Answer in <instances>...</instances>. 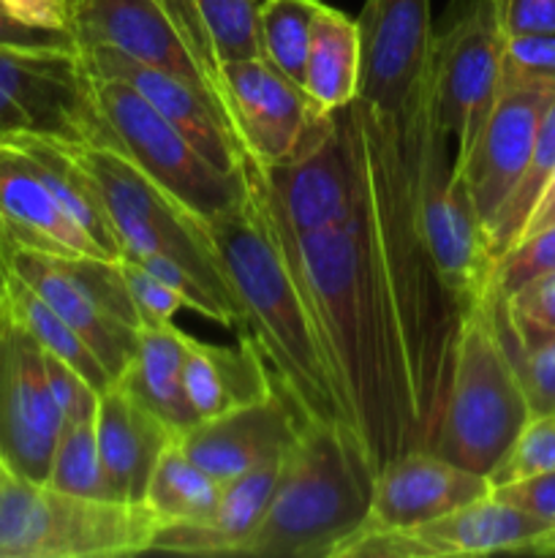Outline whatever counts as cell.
I'll return each instance as SVG.
<instances>
[{"label":"cell","instance_id":"1","mask_svg":"<svg viewBox=\"0 0 555 558\" xmlns=\"http://www.w3.org/2000/svg\"><path fill=\"white\" fill-rule=\"evenodd\" d=\"M245 180L313 316L343 420L359 436L375 472L406 452L428 450L406 360L381 305L362 183L348 221L319 234H297L270 210L248 174Z\"/></svg>","mask_w":555,"mask_h":558},{"label":"cell","instance_id":"2","mask_svg":"<svg viewBox=\"0 0 555 558\" xmlns=\"http://www.w3.org/2000/svg\"><path fill=\"white\" fill-rule=\"evenodd\" d=\"M239 308V336L250 338L272 376L310 420L346 423L313 316L278 251L256 196L205 223Z\"/></svg>","mask_w":555,"mask_h":558},{"label":"cell","instance_id":"3","mask_svg":"<svg viewBox=\"0 0 555 558\" xmlns=\"http://www.w3.org/2000/svg\"><path fill=\"white\" fill-rule=\"evenodd\" d=\"M375 466L346 423L310 420L239 556L337 558L365 529Z\"/></svg>","mask_w":555,"mask_h":558},{"label":"cell","instance_id":"4","mask_svg":"<svg viewBox=\"0 0 555 558\" xmlns=\"http://www.w3.org/2000/svg\"><path fill=\"white\" fill-rule=\"evenodd\" d=\"M531 420L515 363L482 298L462 311L455 371L433 436L435 456L490 477Z\"/></svg>","mask_w":555,"mask_h":558},{"label":"cell","instance_id":"5","mask_svg":"<svg viewBox=\"0 0 555 558\" xmlns=\"http://www.w3.org/2000/svg\"><path fill=\"white\" fill-rule=\"evenodd\" d=\"M156 529L145 505L82 499L0 463V558L136 556Z\"/></svg>","mask_w":555,"mask_h":558},{"label":"cell","instance_id":"6","mask_svg":"<svg viewBox=\"0 0 555 558\" xmlns=\"http://www.w3.org/2000/svg\"><path fill=\"white\" fill-rule=\"evenodd\" d=\"M69 147L96 183L112 232L118 238L120 256L158 254L177 262L218 300V305L237 327V300L229 289L205 223L177 202L169 199L158 185H152L118 147L71 145V142Z\"/></svg>","mask_w":555,"mask_h":558},{"label":"cell","instance_id":"7","mask_svg":"<svg viewBox=\"0 0 555 558\" xmlns=\"http://www.w3.org/2000/svg\"><path fill=\"white\" fill-rule=\"evenodd\" d=\"M90 76L92 98L118 147L152 185L201 223L234 210L248 196L245 169L237 174L212 167L141 93L112 76Z\"/></svg>","mask_w":555,"mask_h":558},{"label":"cell","instance_id":"8","mask_svg":"<svg viewBox=\"0 0 555 558\" xmlns=\"http://www.w3.org/2000/svg\"><path fill=\"white\" fill-rule=\"evenodd\" d=\"M245 174L270 210L297 234L341 227L359 202V153L351 107L316 114L297 153L275 167L245 158Z\"/></svg>","mask_w":555,"mask_h":558},{"label":"cell","instance_id":"9","mask_svg":"<svg viewBox=\"0 0 555 558\" xmlns=\"http://www.w3.org/2000/svg\"><path fill=\"white\" fill-rule=\"evenodd\" d=\"M506 36L493 0H455L433 33V104L462 161L501 96Z\"/></svg>","mask_w":555,"mask_h":558},{"label":"cell","instance_id":"10","mask_svg":"<svg viewBox=\"0 0 555 558\" xmlns=\"http://www.w3.org/2000/svg\"><path fill=\"white\" fill-rule=\"evenodd\" d=\"M531 554L555 556V534L495 494L414 529L357 537L337 558H457Z\"/></svg>","mask_w":555,"mask_h":558},{"label":"cell","instance_id":"11","mask_svg":"<svg viewBox=\"0 0 555 558\" xmlns=\"http://www.w3.org/2000/svg\"><path fill=\"white\" fill-rule=\"evenodd\" d=\"M63 414L49 390L44 347L5 305L0 314V463L47 483Z\"/></svg>","mask_w":555,"mask_h":558},{"label":"cell","instance_id":"12","mask_svg":"<svg viewBox=\"0 0 555 558\" xmlns=\"http://www.w3.org/2000/svg\"><path fill=\"white\" fill-rule=\"evenodd\" d=\"M422 227L441 278L466 311L482 294L493 259L488 232L468 194L466 178L455 169L449 134L441 129L439 120L424 147Z\"/></svg>","mask_w":555,"mask_h":558},{"label":"cell","instance_id":"13","mask_svg":"<svg viewBox=\"0 0 555 558\" xmlns=\"http://www.w3.org/2000/svg\"><path fill=\"white\" fill-rule=\"evenodd\" d=\"M359 93L384 114H403L433 82L430 0H365Z\"/></svg>","mask_w":555,"mask_h":558},{"label":"cell","instance_id":"14","mask_svg":"<svg viewBox=\"0 0 555 558\" xmlns=\"http://www.w3.org/2000/svg\"><path fill=\"white\" fill-rule=\"evenodd\" d=\"M308 423L310 417L297 398L272 376V390L264 398L199 420L177 436V445L218 483H229L239 474L283 461Z\"/></svg>","mask_w":555,"mask_h":558},{"label":"cell","instance_id":"15","mask_svg":"<svg viewBox=\"0 0 555 558\" xmlns=\"http://www.w3.org/2000/svg\"><path fill=\"white\" fill-rule=\"evenodd\" d=\"M221 93L237 142L259 167L292 158L310 120L321 114L308 93L267 58L223 63Z\"/></svg>","mask_w":555,"mask_h":558},{"label":"cell","instance_id":"16","mask_svg":"<svg viewBox=\"0 0 555 558\" xmlns=\"http://www.w3.org/2000/svg\"><path fill=\"white\" fill-rule=\"evenodd\" d=\"M79 60L87 74L112 76L141 93L212 167L229 174L243 172L248 156L221 104L199 85L128 58L112 47H85L79 49Z\"/></svg>","mask_w":555,"mask_h":558},{"label":"cell","instance_id":"17","mask_svg":"<svg viewBox=\"0 0 555 558\" xmlns=\"http://www.w3.org/2000/svg\"><path fill=\"white\" fill-rule=\"evenodd\" d=\"M490 494L493 483L484 474L468 472L433 450H411L375 472L373 505L357 537L422 526Z\"/></svg>","mask_w":555,"mask_h":558},{"label":"cell","instance_id":"18","mask_svg":"<svg viewBox=\"0 0 555 558\" xmlns=\"http://www.w3.org/2000/svg\"><path fill=\"white\" fill-rule=\"evenodd\" d=\"M71 33L79 49L112 47L128 58L194 82L218 101L163 0H71Z\"/></svg>","mask_w":555,"mask_h":558},{"label":"cell","instance_id":"19","mask_svg":"<svg viewBox=\"0 0 555 558\" xmlns=\"http://www.w3.org/2000/svg\"><path fill=\"white\" fill-rule=\"evenodd\" d=\"M553 96L555 90H542V87L501 90L498 101L468 156L462 161H455V169H460V174L466 178L468 194H471L484 229L504 207L511 189L520 180L522 169L531 158L542 114Z\"/></svg>","mask_w":555,"mask_h":558},{"label":"cell","instance_id":"20","mask_svg":"<svg viewBox=\"0 0 555 558\" xmlns=\"http://www.w3.org/2000/svg\"><path fill=\"white\" fill-rule=\"evenodd\" d=\"M5 259L9 267L54 311L63 316L76 332L87 341V347L96 352L103 368L109 371L112 381L123 376L128 363L134 360L136 343H139V330L123 325L112 314L101 308L92 300V294L76 281L63 265L60 256L44 254V251L27 248V245L14 243L5 234Z\"/></svg>","mask_w":555,"mask_h":558},{"label":"cell","instance_id":"21","mask_svg":"<svg viewBox=\"0 0 555 558\" xmlns=\"http://www.w3.org/2000/svg\"><path fill=\"white\" fill-rule=\"evenodd\" d=\"M0 223L14 243L44 254L103 256L54 199L30 158L9 142H0Z\"/></svg>","mask_w":555,"mask_h":558},{"label":"cell","instance_id":"22","mask_svg":"<svg viewBox=\"0 0 555 558\" xmlns=\"http://www.w3.org/2000/svg\"><path fill=\"white\" fill-rule=\"evenodd\" d=\"M96 436L114 499L141 505L152 469L163 450L177 439V430L169 428L123 387L112 385L98 396Z\"/></svg>","mask_w":555,"mask_h":558},{"label":"cell","instance_id":"23","mask_svg":"<svg viewBox=\"0 0 555 558\" xmlns=\"http://www.w3.org/2000/svg\"><path fill=\"white\" fill-rule=\"evenodd\" d=\"M283 461L223 483L221 501L205 523H158L150 550L190 556H239L264 518Z\"/></svg>","mask_w":555,"mask_h":558},{"label":"cell","instance_id":"24","mask_svg":"<svg viewBox=\"0 0 555 558\" xmlns=\"http://www.w3.org/2000/svg\"><path fill=\"white\" fill-rule=\"evenodd\" d=\"M183 390L199 423L264 398L272 390V371L250 338L239 336L237 347H221L188 336Z\"/></svg>","mask_w":555,"mask_h":558},{"label":"cell","instance_id":"25","mask_svg":"<svg viewBox=\"0 0 555 558\" xmlns=\"http://www.w3.org/2000/svg\"><path fill=\"white\" fill-rule=\"evenodd\" d=\"M163 3L223 107L221 65L229 60L264 58L259 38V0H163Z\"/></svg>","mask_w":555,"mask_h":558},{"label":"cell","instance_id":"26","mask_svg":"<svg viewBox=\"0 0 555 558\" xmlns=\"http://www.w3.org/2000/svg\"><path fill=\"white\" fill-rule=\"evenodd\" d=\"M185 343L188 332L174 325L141 327L134 360L114 381L169 428L177 430V436L196 423L183 390Z\"/></svg>","mask_w":555,"mask_h":558},{"label":"cell","instance_id":"27","mask_svg":"<svg viewBox=\"0 0 555 558\" xmlns=\"http://www.w3.org/2000/svg\"><path fill=\"white\" fill-rule=\"evenodd\" d=\"M362 74V41L357 20L321 3L310 25L303 90L321 114L335 112L357 98Z\"/></svg>","mask_w":555,"mask_h":558},{"label":"cell","instance_id":"28","mask_svg":"<svg viewBox=\"0 0 555 558\" xmlns=\"http://www.w3.org/2000/svg\"><path fill=\"white\" fill-rule=\"evenodd\" d=\"M3 142L14 145L16 150H22L30 158L33 167L47 180L54 199L74 218L76 227L85 229L87 238L101 248V254L107 259H120V245L112 232V223H109L107 207H103L96 183L87 174V169L76 161L69 142H60L41 134H16Z\"/></svg>","mask_w":555,"mask_h":558},{"label":"cell","instance_id":"29","mask_svg":"<svg viewBox=\"0 0 555 558\" xmlns=\"http://www.w3.org/2000/svg\"><path fill=\"white\" fill-rule=\"evenodd\" d=\"M221 490L223 483L190 461L174 439L158 458L141 505L158 523H205L215 512Z\"/></svg>","mask_w":555,"mask_h":558},{"label":"cell","instance_id":"30","mask_svg":"<svg viewBox=\"0 0 555 558\" xmlns=\"http://www.w3.org/2000/svg\"><path fill=\"white\" fill-rule=\"evenodd\" d=\"M5 305L11 308V314L27 327L33 338L44 347V352L54 354L63 363H69L71 368L79 371L98 392L109 390L114 385L109 371L103 368L101 360L96 357L90 347H87L85 338L63 319V316L54 314L20 276L9 267V278H5Z\"/></svg>","mask_w":555,"mask_h":558},{"label":"cell","instance_id":"31","mask_svg":"<svg viewBox=\"0 0 555 558\" xmlns=\"http://www.w3.org/2000/svg\"><path fill=\"white\" fill-rule=\"evenodd\" d=\"M555 172V96L547 104L539 123L536 140H533L531 158H528L526 169H522L520 180L511 189L509 199L504 202L493 221L488 223V248L490 259H498L501 254L511 248L520 240L522 229H526L528 218H531L533 207H536L539 196H542L544 185L550 183Z\"/></svg>","mask_w":555,"mask_h":558},{"label":"cell","instance_id":"32","mask_svg":"<svg viewBox=\"0 0 555 558\" xmlns=\"http://www.w3.org/2000/svg\"><path fill=\"white\" fill-rule=\"evenodd\" d=\"M319 5L321 0H259L261 54L299 87L305 82L310 25Z\"/></svg>","mask_w":555,"mask_h":558},{"label":"cell","instance_id":"33","mask_svg":"<svg viewBox=\"0 0 555 558\" xmlns=\"http://www.w3.org/2000/svg\"><path fill=\"white\" fill-rule=\"evenodd\" d=\"M47 485L63 490V494L82 496V499L118 501L109 488L107 474H103L101 456H98L96 417L63 425Z\"/></svg>","mask_w":555,"mask_h":558},{"label":"cell","instance_id":"34","mask_svg":"<svg viewBox=\"0 0 555 558\" xmlns=\"http://www.w3.org/2000/svg\"><path fill=\"white\" fill-rule=\"evenodd\" d=\"M479 298L488 300L501 332L515 347L533 349L555 338V272L526 283L506 300H495L490 294Z\"/></svg>","mask_w":555,"mask_h":558},{"label":"cell","instance_id":"35","mask_svg":"<svg viewBox=\"0 0 555 558\" xmlns=\"http://www.w3.org/2000/svg\"><path fill=\"white\" fill-rule=\"evenodd\" d=\"M547 272H555V223L542 232L520 238L506 254H501L490 267L482 294L506 300L517 289L547 276Z\"/></svg>","mask_w":555,"mask_h":558},{"label":"cell","instance_id":"36","mask_svg":"<svg viewBox=\"0 0 555 558\" xmlns=\"http://www.w3.org/2000/svg\"><path fill=\"white\" fill-rule=\"evenodd\" d=\"M547 472H555V414L528 420L504 461L493 469L490 483L498 488Z\"/></svg>","mask_w":555,"mask_h":558},{"label":"cell","instance_id":"37","mask_svg":"<svg viewBox=\"0 0 555 558\" xmlns=\"http://www.w3.org/2000/svg\"><path fill=\"white\" fill-rule=\"evenodd\" d=\"M509 87L555 90V36H506L501 90Z\"/></svg>","mask_w":555,"mask_h":558},{"label":"cell","instance_id":"38","mask_svg":"<svg viewBox=\"0 0 555 558\" xmlns=\"http://www.w3.org/2000/svg\"><path fill=\"white\" fill-rule=\"evenodd\" d=\"M484 303H488V300H484ZM495 325H498V322H495ZM501 341H504L506 352H509L511 363H515L517 368V376H520V385L522 392H526L531 417L555 414V338L553 341L539 343V347L533 349L515 347L504 332H501Z\"/></svg>","mask_w":555,"mask_h":558},{"label":"cell","instance_id":"39","mask_svg":"<svg viewBox=\"0 0 555 558\" xmlns=\"http://www.w3.org/2000/svg\"><path fill=\"white\" fill-rule=\"evenodd\" d=\"M120 270H123L125 283H128L131 300H134L141 327L172 325L174 314H177L180 308H185V300L177 289L163 283L161 278L147 272L145 267L136 265V262L120 256Z\"/></svg>","mask_w":555,"mask_h":558},{"label":"cell","instance_id":"40","mask_svg":"<svg viewBox=\"0 0 555 558\" xmlns=\"http://www.w3.org/2000/svg\"><path fill=\"white\" fill-rule=\"evenodd\" d=\"M44 365H47L49 390H52L54 403H58L60 414H63V425L96 417L98 396L101 392L79 371L71 368L69 363H63L54 354L44 352Z\"/></svg>","mask_w":555,"mask_h":558},{"label":"cell","instance_id":"41","mask_svg":"<svg viewBox=\"0 0 555 558\" xmlns=\"http://www.w3.org/2000/svg\"><path fill=\"white\" fill-rule=\"evenodd\" d=\"M0 49H20V52H79L71 31H47L30 27L14 20L0 5Z\"/></svg>","mask_w":555,"mask_h":558},{"label":"cell","instance_id":"42","mask_svg":"<svg viewBox=\"0 0 555 558\" xmlns=\"http://www.w3.org/2000/svg\"><path fill=\"white\" fill-rule=\"evenodd\" d=\"M493 494L526 510L528 515L542 521L555 534V472L533 474V477L517 480V483L498 485V488H493Z\"/></svg>","mask_w":555,"mask_h":558},{"label":"cell","instance_id":"43","mask_svg":"<svg viewBox=\"0 0 555 558\" xmlns=\"http://www.w3.org/2000/svg\"><path fill=\"white\" fill-rule=\"evenodd\" d=\"M504 36H555V0H493Z\"/></svg>","mask_w":555,"mask_h":558},{"label":"cell","instance_id":"44","mask_svg":"<svg viewBox=\"0 0 555 558\" xmlns=\"http://www.w3.org/2000/svg\"><path fill=\"white\" fill-rule=\"evenodd\" d=\"M14 20L47 31H71V0H0Z\"/></svg>","mask_w":555,"mask_h":558},{"label":"cell","instance_id":"45","mask_svg":"<svg viewBox=\"0 0 555 558\" xmlns=\"http://www.w3.org/2000/svg\"><path fill=\"white\" fill-rule=\"evenodd\" d=\"M16 134H30V120L20 109V104L0 87V142Z\"/></svg>","mask_w":555,"mask_h":558},{"label":"cell","instance_id":"46","mask_svg":"<svg viewBox=\"0 0 555 558\" xmlns=\"http://www.w3.org/2000/svg\"><path fill=\"white\" fill-rule=\"evenodd\" d=\"M553 223H555V172H553V178H550V183L544 185L542 196H539L536 207H533L531 218H528V223H526V229H522L520 238L542 232V229L553 227Z\"/></svg>","mask_w":555,"mask_h":558},{"label":"cell","instance_id":"47","mask_svg":"<svg viewBox=\"0 0 555 558\" xmlns=\"http://www.w3.org/2000/svg\"><path fill=\"white\" fill-rule=\"evenodd\" d=\"M5 278H9V259H5V229L0 223V314L5 308Z\"/></svg>","mask_w":555,"mask_h":558}]
</instances>
